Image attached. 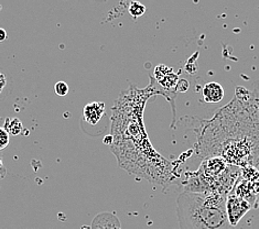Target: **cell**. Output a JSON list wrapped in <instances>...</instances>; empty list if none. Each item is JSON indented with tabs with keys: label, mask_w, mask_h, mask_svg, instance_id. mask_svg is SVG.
<instances>
[{
	"label": "cell",
	"mask_w": 259,
	"mask_h": 229,
	"mask_svg": "<svg viewBox=\"0 0 259 229\" xmlns=\"http://www.w3.org/2000/svg\"><path fill=\"white\" fill-rule=\"evenodd\" d=\"M2 154H3V152H2V151H0V159H2Z\"/></svg>",
	"instance_id": "cell-14"
},
{
	"label": "cell",
	"mask_w": 259,
	"mask_h": 229,
	"mask_svg": "<svg viewBox=\"0 0 259 229\" xmlns=\"http://www.w3.org/2000/svg\"><path fill=\"white\" fill-rule=\"evenodd\" d=\"M4 129L8 132L9 135H18L22 132L23 126L20 119L18 118H6V123Z\"/></svg>",
	"instance_id": "cell-5"
},
{
	"label": "cell",
	"mask_w": 259,
	"mask_h": 229,
	"mask_svg": "<svg viewBox=\"0 0 259 229\" xmlns=\"http://www.w3.org/2000/svg\"><path fill=\"white\" fill-rule=\"evenodd\" d=\"M145 11H146V7L139 2H133L131 6H129V12H131V15L135 18L143 16L145 14Z\"/></svg>",
	"instance_id": "cell-6"
},
{
	"label": "cell",
	"mask_w": 259,
	"mask_h": 229,
	"mask_svg": "<svg viewBox=\"0 0 259 229\" xmlns=\"http://www.w3.org/2000/svg\"><path fill=\"white\" fill-rule=\"evenodd\" d=\"M69 85H67L65 82H58L57 84L54 85V91L55 94L61 96V97H64L67 95V93H69Z\"/></svg>",
	"instance_id": "cell-7"
},
{
	"label": "cell",
	"mask_w": 259,
	"mask_h": 229,
	"mask_svg": "<svg viewBox=\"0 0 259 229\" xmlns=\"http://www.w3.org/2000/svg\"><path fill=\"white\" fill-rule=\"evenodd\" d=\"M5 175H6V169L4 168L2 159H0V179L4 178V176H5Z\"/></svg>",
	"instance_id": "cell-12"
},
{
	"label": "cell",
	"mask_w": 259,
	"mask_h": 229,
	"mask_svg": "<svg viewBox=\"0 0 259 229\" xmlns=\"http://www.w3.org/2000/svg\"><path fill=\"white\" fill-rule=\"evenodd\" d=\"M177 88L179 91H186L189 89V83L186 79H180L177 84Z\"/></svg>",
	"instance_id": "cell-9"
},
{
	"label": "cell",
	"mask_w": 259,
	"mask_h": 229,
	"mask_svg": "<svg viewBox=\"0 0 259 229\" xmlns=\"http://www.w3.org/2000/svg\"><path fill=\"white\" fill-rule=\"evenodd\" d=\"M9 134L4 128L0 127V151H3L9 145Z\"/></svg>",
	"instance_id": "cell-8"
},
{
	"label": "cell",
	"mask_w": 259,
	"mask_h": 229,
	"mask_svg": "<svg viewBox=\"0 0 259 229\" xmlns=\"http://www.w3.org/2000/svg\"><path fill=\"white\" fill-rule=\"evenodd\" d=\"M250 203L238 196L236 193H231L226 199V212L232 226L235 227L239 220L249 212Z\"/></svg>",
	"instance_id": "cell-2"
},
{
	"label": "cell",
	"mask_w": 259,
	"mask_h": 229,
	"mask_svg": "<svg viewBox=\"0 0 259 229\" xmlns=\"http://www.w3.org/2000/svg\"><path fill=\"white\" fill-rule=\"evenodd\" d=\"M110 140H113V137H106L104 139V142L105 144H112V141Z\"/></svg>",
	"instance_id": "cell-13"
},
{
	"label": "cell",
	"mask_w": 259,
	"mask_h": 229,
	"mask_svg": "<svg viewBox=\"0 0 259 229\" xmlns=\"http://www.w3.org/2000/svg\"><path fill=\"white\" fill-rule=\"evenodd\" d=\"M6 84H7V80H6V77H5L4 74H3L2 72H0V93L3 91L4 87L6 86Z\"/></svg>",
	"instance_id": "cell-10"
},
{
	"label": "cell",
	"mask_w": 259,
	"mask_h": 229,
	"mask_svg": "<svg viewBox=\"0 0 259 229\" xmlns=\"http://www.w3.org/2000/svg\"><path fill=\"white\" fill-rule=\"evenodd\" d=\"M105 114V104L104 103H91L88 104L84 108V119L89 125L95 126L96 123L102 119Z\"/></svg>",
	"instance_id": "cell-3"
},
{
	"label": "cell",
	"mask_w": 259,
	"mask_h": 229,
	"mask_svg": "<svg viewBox=\"0 0 259 229\" xmlns=\"http://www.w3.org/2000/svg\"><path fill=\"white\" fill-rule=\"evenodd\" d=\"M6 39H7V32H6V30L0 28V42L5 41Z\"/></svg>",
	"instance_id": "cell-11"
},
{
	"label": "cell",
	"mask_w": 259,
	"mask_h": 229,
	"mask_svg": "<svg viewBox=\"0 0 259 229\" xmlns=\"http://www.w3.org/2000/svg\"><path fill=\"white\" fill-rule=\"evenodd\" d=\"M203 98L206 103H219L224 97V90L218 83H208L203 87Z\"/></svg>",
	"instance_id": "cell-4"
},
{
	"label": "cell",
	"mask_w": 259,
	"mask_h": 229,
	"mask_svg": "<svg viewBox=\"0 0 259 229\" xmlns=\"http://www.w3.org/2000/svg\"><path fill=\"white\" fill-rule=\"evenodd\" d=\"M177 216L180 229H235L228 219L226 197L217 192H182Z\"/></svg>",
	"instance_id": "cell-1"
}]
</instances>
